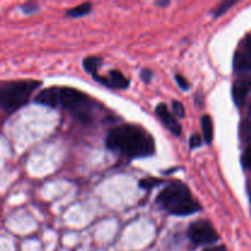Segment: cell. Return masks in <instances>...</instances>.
<instances>
[{
  "label": "cell",
  "instance_id": "6da1fadb",
  "mask_svg": "<svg viewBox=\"0 0 251 251\" xmlns=\"http://www.w3.org/2000/svg\"><path fill=\"white\" fill-rule=\"evenodd\" d=\"M105 145L109 150L131 158L152 156L156 151L153 137L141 126L134 124H124L110 129Z\"/></svg>",
  "mask_w": 251,
  "mask_h": 251
},
{
  "label": "cell",
  "instance_id": "7a4b0ae2",
  "mask_svg": "<svg viewBox=\"0 0 251 251\" xmlns=\"http://www.w3.org/2000/svg\"><path fill=\"white\" fill-rule=\"evenodd\" d=\"M156 203L167 212L176 216H189L202 210L200 203L194 200L186 184L173 180L158 194Z\"/></svg>",
  "mask_w": 251,
  "mask_h": 251
},
{
  "label": "cell",
  "instance_id": "3957f363",
  "mask_svg": "<svg viewBox=\"0 0 251 251\" xmlns=\"http://www.w3.org/2000/svg\"><path fill=\"white\" fill-rule=\"evenodd\" d=\"M42 85L37 80L10 81L0 88V103L6 112L12 113L27 104L34 91Z\"/></svg>",
  "mask_w": 251,
  "mask_h": 251
},
{
  "label": "cell",
  "instance_id": "277c9868",
  "mask_svg": "<svg viewBox=\"0 0 251 251\" xmlns=\"http://www.w3.org/2000/svg\"><path fill=\"white\" fill-rule=\"evenodd\" d=\"M59 105L71 113L81 124H90L93 120L92 103L88 96L73 87H61Z\"/></svg>",
  "mask_w": 251,
  "mask_h": 251
},
{
  "label": "cell",
  "instance_id": "5b68a950",
  "mask_svg": "<svg viewBox=\"0 0 251 251\" xmlns=\"http://www.w3.org/2000/svg\"><path fill=\"white\" fill-rule=\"evenodd\" d=\"M188 237L195 245L212 244L220 239V235L207 220H198L188 228Z\"/></svg>",
  "mask_w": 251,
  "mask_h": 251
},
{
  "label": "cell",
  "instance_id": "8992f818",
  "mask_svg": "<svg viewBox=\"0 0 251 251\" xmlns=\"http://www.w3.org/2000/svg\"><path fill=\"white\" fill-rule=\"evenodd\" d=\"M97 82H100V85L105 86V87L109 88H120V90H125L130 86V80L119 70H110L108 73L107 76H100V75H96L93 76Z\"/></svg>",
  "mask_w": 251,
  "mask_h": 251
},
{
  "label": "cell",
  "instance_id": "52a82bcc",
  "mask_svg": "<svg viewBox=\"0 0 251 251\" xmlns=\"http://www.w3.org/2000/svg\"><path fill=\"white\" fill-rule=\"evenodd\" d=\"M156 114L158 115L161 122L166 125L167 129L174 135V136H179L181 134V125L176 120V118L169 112L168 107L164 103H161L156 107Z\"/></svg>",
  "mask_w": 251,
  "mask_h": 251
},
{
  "label": "cell",
  "instance_id": "ba28073f",
  "mask_svg": "<svg viewBox=\"0 0 251 251\" xmlns=\"http://www.w3.org/2000/svg\"><path fill=\"white\" fill-rule=\"evenodd\" d=\"M60 90L61 87H53L46 88V90H42L38 95L34 98V102L37 104L46 105V107L55 108L59 105V100H60Z\"/></svg>",
  "mask_w": 251,
  "mask_h": 251
},
{
  "label": "cell",
  "instance_id": "9c48e42d",
  "mask_svg": "<svg viewBox=\"0 0 251 251\" xmlns=\"http://www.w3.org/2000/svg\"><path fill=\"white\" fill-rule=\"evenodd\" d=\"M251 87V78H242V80L235 81L234 85H233L232 95L233 100H234V103L238 105V107H242L245 103V100H247L248 92H249Z\"/></svg>",
  "mask_w": 251,
  "mask_h": 251
},
{
  "label": "cell",
  "instance_id": "30bf717a",
  "mask_svg": "<svg viewBox=\"0 0 251 251\" xmlns=\"http://www.w3.org/2000/svg\"><path fill=\"white\" fill-rule=\"evenodd\" d=\"M233 68L234 71H249L251 70V59L243 50L235 51L233 59Z\"/></svg>",
  "mask_w": 251,
  "mask_h": 251
},
{
  "label": "cell",
  "instance_id": "8fae6325",
  "mask_svg": "<svg viewBox=\"0 0 251 251\" xmlns=\"http://www.w3.org/2000/svg\"><path fill=\"white\" fill-rule=\"evenodd\" d=\"M82 65L87 73H90L92 76H96L98 69L102 65V58H100V56H87V58L83 59Z\"/></svg>",
  "mask_w": 251,
  "mask_h": 251
},
{
  "label": "cell",
  "instance_id": "7c38bea8",
  "mask_svg": "<svg viewBox=\"0 0 251 251\" xmlns=\"http://www.w3.org/2000/svg\"><path fill=\"white\" fill-rule=\"evenodd\" d=\"M201 126H202V132H203V139L207 144H211L213 140V123L212 118L208 114L203 115L202 119H201Z\"/></svg>",
  "mask_w": 251,
  "mask_h": 251
},
{
  "label": "cell",
  "instance_id": "4fadbf2b",
  "mask_svg": "<svg viewBox=\"0 0 251 251\" xmlns=\"http://www.w3.org/2000/svg\"><path fill=\"white\" fill-rule=\"evenodd\" d=\"M92 10V4L91 2H83V4L78 5V6L71 7L66 11V15L70 17H82L85 15H88Z\"/></svg>",
  "mask_w": 251,
  "mask_h": 251
},
{
  "label": "cell",
  "instance_id": "5bb4252c",
  "mask_svg": "<svg viewBox=\"0 0 251 251\" xmlns=\"http://www.w3.org/2000/svg\"><path fill=\"white\" fill-rule=\"evenodd\" d=\"M163 183V180L161 179H157V178H146V179H141L139 181V185L141 186L142 189H152L154 186H157L158 184Z\"/></svg>",
  "mask_w": 251,
  "mask_h": 251
},
{
  "label": "cell",
  "instance_id": "9a60e30c",
  "mask_svg": "<svg viewBox=\"0 0 251 251\" xmlns=\"http://www.w3.org/2000/svg\"><path fill=\"white\" fill-rule=\"evenodd\" d=\"M233 5H235V1H234V0H226V1L221 2V4L218 5L217 7H216V9H215V12H213V14H215V16H216V17L221 16V15L225 14V12L227 11V10L229 9L230 6H233Z\"/></svg>",
  "mask_w": 251,
  "mask_h": 251
},
{
  "label": "cell",
  "instance_id": "2e32d148",
  "mask_svg": "<svg viewBox=\"0 0 251 251\" xmlns=\"http://www.w3.org/2000/svg\"><path fill=\"white\" fill-rule=\"evenodd\" d=\"M172 107H173V113L176 115V118H179V119H183L185 117V108L178 100H173L172 102Z\"/></svg>",
  "mask_w": 251,
  "mask_h": 251
},
{
  "label": "cell",
  "instance_id": "e0dca14e",
  "mask_svg": "<svg viewBox=\"0 0 251 251\" xmlns=\"http://www.w3.org/2000/svg\"><path fill=\"white\" fill-rule=\"evenodd\" d=\"M242 163L244 166V168L251 169V145L247 147V150L244 151L242 157Z\"/></svg>",
  "mask_w": 251,
  "mask_h": 251
},
{
  "label": "cell",
  "instance_id": "ac0fdd59",
  "mask_svg": "<svg viewBox=\"0 0 251 251\" xmlns=\"http://www.w3.org/2000/svg\"><path fill=\"white\" fill-rule=\"evenodd\" d=\"M243 136L245 140H251V120H245L242 125Z\"/></svg>",
  "mask_w": 251,
  "mask_h": 251
},
{
  "label": "cell",
  "instance_id": "d6986e66",
  "mask_svg": "<svg viewBox=\"0 0 251 251\" xmlns=\"http://www.w3.org/2000/svg\"><path fill=\"white\" fill-rule=\"evenodd\" d=\"M176 80L181 90H189V88H190V82H189V81L186 80L183 75H180V74H178V75L176 76Z\"/></svg>",
  "mask_w": 251,
  "mask_h": 251
},
{
  "label": "cell",
  "instance_id": "ffe728a7",
  "mask_svg": "<svg viewBox=\"0 0 251 251\" xmlns=\"http://www.w3.org/2000/svg\"><path fill=\"white\" fill-rule=\"evenodd\" d=\"M21 10L25 14H33V12L38 11V6L36 4H33V2H27V4L22 5Z\"/></svg>",
  "mask_w": 251,
  "mask_h": 251
},
{
  "label": "cell",
  "instance_id": "44dd1931",
  "mask_svg": "<svg viewBox=\"0 0 251 251\" xmlns=\"http://www.w3.org/2000/svg\"><path fill=\"white\" fill-rule=\"evenodd\" d=\"M243 48H244L243 51L251 59V36H249V34H248L244 38V41H243Z\"/></svg>",
  "mask_w": 251,
  "mask_h": 251
},
{
  "label": "cell",
  "instance_id": "7402d4cb",
  "mask_svg": "<svg viewBox=\"0 0 251 251\" xmlns=\"http://www.w3.org/2000/svg\"><path fill=\"white\" fill-rule=\"evenodd\" d=\"M201 144H202V140H201V137L199 136L198 134L191 135L190 141H189V145H190L191 149H196V147H200Z\"/></svg>",
  "mask_w": 251,
  "mask_h": 251
},
{
  "label": "cell",
  "instance_id": "603a6c76",
  "mask_svg": "<svg viewBox=\"0 0 251 251\" xmlns=\"http://www.w3.org/2000/svg\"><path fill=\"white\" fill-rule=\"evenodd\" d=\"M152 75H153V73H152L150 69H144V70L141 71V78L144 82L149 83L151 82V78H152Z\"/></svg>",
  "mask_w": 251,
  "mask_h": 251
},
{
  "label": "cell",
  "instance_id": "cb8c5ba5",
  "mask_svg": "<svg viewBox=\"0 0 251 251\" xmlns=\"http://www.w3.org/2000/svg\"><path fill=\"white\" fill-rule=\"evenodd\" d=\"M203 251H227L225 247H211V248H207V249H205Z\"/></svg>",
  "mask_w": 251,
  "mask_h": 251
},
{
  "label": "cell",
  "instance_id": "d4e9b609",
  "mask_svg": "<svg viewBox=\"0 0 251 251\" xmlns=\"http://www.w3.org/2000/svg\"><path fill=\"white\" fill-rule=\"evenodd\" d=\"M156 4L157 5H163V6H167V5H169V4H171V2H169V1H158V2H156Z\"/></svg>",
  "mask_w": 251,
  "mask_h": 251
},
{
  "label": "cell",
  "instance_id": "484cf974",
  "mask_svg": "<svg viewBox=\"0 0 251 251\" xmlns=\"http://www.w3.org/2000/svg\"><path fill=\"white\" fill-rule=\"evenodd\" d=\"M249 112H250V115H251V105H250V110H249Z\"/></svg>",
  "mask_w": 251,
  "mask_h": 251
},
{
  "label": "cell",
  "instance_id": "4316f807",
  "mask_svg": "<svg viewBox=\"0 0 251 251\" xmlns=\"http://www.w3.org/2000/svg\"><path fill=\"white\" fill-rule=\"evenodd\" d=\"M250 199H251V191H250Z\"/></svg>",
  "mask_w": 251,
  "mask_h": 251
}]
</instances>
